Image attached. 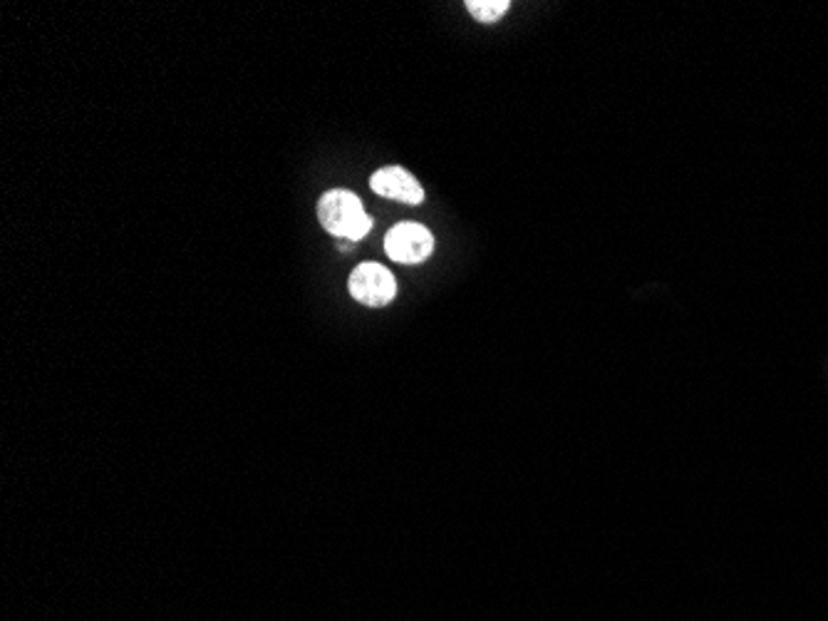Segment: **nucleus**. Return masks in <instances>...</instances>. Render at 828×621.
I'll list each match as a JSON object with an SVG mask.
<instances>
[{"label": "nucleus", "mask_w": 828, "mask_h": 621, "mask_svg": "<svg viewBox=\"0 0 828 621\" xmlns=\"http://www.w3.org/2000/svg\"><path fill=\"white\" fill-rule=\"evenodd\" d=\"M318 219L328 234L342 239V242H360L372 229L362 199L350 189H330L318 199Z\"/></svg>", "instance_id": "1"}, {"label": "nucleus", "mask_w": 828, "mask_h": 621, "mask_svg": "<svg viewBox=\"0 0 828 621\" xmlns=\"http://www.w3.org/2000/svg\"><path fill=\"white\" fill-rule=\"evenodd\" d=\"M348 292L362 306L382 308V306L395 302L397 282H395V276H392L388 266L375 264V262H365L350 274Z\"/></svg>", "instance_id": "2"}, {"label": "nucleus", "mask_w": 828, "mask_h": 621, "mask_svg": "<svg viewBox=\"0 0 828 621\" xmlns=\"http://www.w3.org/2000/svg\"><path fill=\"white\" fill-rule=\"evenodd\" d=\"M434 252V236L427 227L402 222L385 234V254L397 264H422Z\"/></svg>", "instance_id": "3"}, {"label": "nucleus", "mask_w": 828, "mask_h": 621, "mask_svg": "<svg viewBox=\"0 0 828 621\" xmlns=\"http://www.w3.org/2000/svg\"><path fill=\"white\" fill-rule=\"evenodd\" d=\"M370 189L385 199L417 207L424 202V189L405 167H382L370 177Z\"/></svg>", "instance_id": "4"}, {"label": "nucleus", "mask_w": 828, "mask_h": 621, "mask_svg": "<svg viewBox=\"0 0 828 621\" xmlns=\"http://www.w3.org/2000/svg\"><path fill=\"white\" fill-rule=\"evenodd\" d=\"M467 8L479 23H497V20L511 8V3L509 0H469Z\"/></svg>", "instance_id": "5"}]
</instances>
